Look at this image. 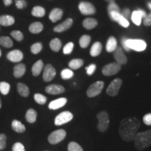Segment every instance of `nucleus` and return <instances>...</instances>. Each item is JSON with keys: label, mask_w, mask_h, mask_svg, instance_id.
<instances>
[{"label": "nucleus", "mask_w": 151, "mask_h": 151, "mask_svg": "<svg viewBox=\"0 0 151 151\" xmlns=\"http://www.w3.org/2000/svg\"><path fill=\"white\" fill-rule=\"evenodd\" d=\"M43 29V24L40 22H35L32 23L29 27V31L32 34H39Z\"/></svg>", "instance_id": "obj_27"}, {"label": "nucleus", "mask_w": 151, "mask_h": 151, "mask_svg": "<svg viewBox=\"0 0 151 151\" xmlns=\"http://www.w3.org/2000/svg\"><path fill=\"white\" fill-rule=\"evenodd\" d=\"M98 120L97 129L99 132H104L108 129L109 126V117L106 111H103L97 115Z\"/></svg>", "instance_id": "obj_4"}, {"label": "nucleus", "mask_w": 151, "mask_h": 151, "mask_svg": "<svg viewBox=\"0 0 151 151\" xmlns=\"http://www.w3.org/2000/svg\"><path fill=\"white\" fill-rule=\"evenodd\" d=\"M67 102V98L62 97L59 99L53 100L49 104L48 108L51 110H56V109H60L63 107Z\"/></svg>", "instance_id": "obj_19"}, {"label": "nucleus", "mask_w": 151, "mask_h": 151, "mask_svg": "<svg viewBox=\"0 0 151 151\" xmlns=\"http://www.w3.org/2000/svg\"><path fill=\"white\" fill-rule=\"evenodd\" d=\"M148 8L151 10V2H148Z\"/></svg>", "instance_id": "obj_53"}, {"label": "nucleus", "mask_w": 151, "mask_h": 151, "mask_svg": "<svg viewBox=\"0 0 151 151\" xmlns=\"http://www.w3.org/2000/svg\"><path fill=\"white\" fill-rule=\"evenodd\" d=\"M126 46L130 50H133L137 52L144 51L147 48V43L145 41L141 39H127L125 41Z\"/></svg>", "instance_id": "obj_3"}, {"label": "nucleus", "mask_w": 151, "mask_h": 151, "mask_svg": "<svg viewBox=\"0 0 151 151\" xmlns=\"http://www.w3.org/2000/svg\"><path fill=\"white\" fill-rule=\"evenodd\" d=\"M84 61L82 59H73L69 62V67L72 70H77L83 65Z\"/></svg>", "instance_id": "obj_32"}, {"label": "nucleus", "mask_w": 151, "mask_h": 151, "mask_svg": "<svg viewBox=\"0 0 151 151\" xmlns=\"http://www.w3.org/2000/svg\"><path fill=\"white\" fill-rule=\"evenodd\" d=\"M150 63H151V62H150Z\"/></svg>", "instance_id": "obj_57"}, {"label": "nucleus", "mask_w": 151, "mask_h": 151, "mask_svg": "<svg viewBox=\"0 0 151 151\" xmlns=\"http://www.w3.org/2000/svg\"><path fill=\"white\" fill-rule=\"evenodd\" d=\"M80 12L85 16H91L96 13V9L92 3L88 1H81L78 4Z\"/></svg>", "instance_id": "obj_9"}, {"label": "nucleus", "mask_w": 151, "mask_h": 151, "mask_svg": "<svg viewBox=\"0 0 151 151\" xmlns=\"http://www.w3.org/2000/svg\"><path fill=\"white\" fill-rule=\"evenodd\" d=\"M10 91V85L6 82H0V92L4 95H6Z\"/></svg>", "instance_id": "obj_37"}, {"label": "nucleus", "mask_w": 151, "mask_h": 151, "mask_svg": "<svg viewBox=\"0 0 151 151\" xmlns=\"http://www.w3.org/2000/svg\"><path fill=\"white\" fill-rule=\"evenodd\" d=\"M73 118V114L69 111H64L60 113L56 116L55 119V125H62V124H66L70 122Z\"/></svg>", "instance_id": "obj_10"}, {"label": "nucleus", "mask_w": 151, "mask_h": 151, "mask_svg": "<svg viewBox=\"0 0 151 151\" xmlns=\"http://www.w3.org/2000/svg\"><path fill=\"white\" fill-rule=\"evenodd\" d=\"M46 14L45 9L40 6H36L32 10V15L37 18H42Z\"/></svg>", "instance_id": "obj_30"}, {"label": "nucleus", "mask_w": 151, "mask_h": 151, "mask_svg": "<svg viewBox=\"0 0 151 151\" xmlns=\"http://www.w3.org/2000/svg\"><path fill=\"white\" fill-rule=\"evenodd\" d=\"M141 127V122L135 117H127L120 122L119 134L122 140L132 141L134 139L138 130Z\"/></svg>", "instance_id": "obj_1"}, {"label": "nucleus", "mask_w": 151, "mask_h": 151, "mask_svg": "<svg viewBox=\"0 0 151 151\" xmlns=\"http://www.w3.org/2000/svg\"><path fill=\"white\" fill-rule=\"evenodd\" d=\"M98 25V21L93 18H87L83 21V26L85 29L90 30L95 28Z\"/></svg>", "instance_id": "obj_20"}, {"label": "nucleus", "mask_w": 151, "mask_h": 151, "mask_svg": "<svg viewBox=\"0 0 151 151\" xmlns=\"http://www.w3.org/2000/svg\"><path fill=\"white\" fill-rule=\"evenodd\" d=\"M67 132L64 129H58L52 132L48 137V142L52 145H55L61 142L65 139Z\"/></svg>", "instance_id": "obj_6"}, {"label": "nucleus", "mask_w": 151, "mask_h": 151, "mask_svg": "<svg viewBox=\"0 0 151 151\" xmlns=\"http://www.w3.org/2000/svg\"><path fill=\"white\" fill-rule=\"evenodd\" d=\"M104 87V83L103 81H99L94 83L90 85L87 90V95L90 98L97 97L102 91Z\"/></svg>", "instance_id": "obj_5"}, {"label": "nucleus", "mask_w": 151, "mask_h": 151, "mask_svg": "<svg viewBox=\"0 0 151 151\" xmlns=\"http://www.w3.org/2000/svg\"><path fill=\"white\" fill-rule=\"evenodd\" d=\"M0 45L6 48H10L14 46V42L12 39L9 37H0Z\"/></svg>", "instance_id": "obj_33"}, {"label": "nucleus", "mask_w": 151, "mask_h": 151, "mask_svg": "<svg viewBox=\"0 0 151 151\" xmlns=\"http://www.w3.org/2000/svg\"><path fill=\"white\" fill-rule=\"evenodd\" d=\"M10 35L11 37L16 39L17 41H21L24 38L23 34H22L20 31H18V30H14V31L11 32Z\"/></svg>", "instance_id": "obj_41"}, {"label": "nucleus", "mask_w": 151, "mask_h": 151, "mask_svg": "<svg viewBox=\"0 0 151 151\" xmlns=\"http://www.w3.org/2000/svg\"><path fill=\"white\" fill-rule=\"evenodd\" d=\"M107 12H108V14L112 12L120 13V9L116 2H111L109 3L108 6H107Z\"/></svg>", "instance_id": "obj_40"}, {"label": "nucleus", "mask_w": 151, "mask_h": 151, "mask_svg": "<svg viewBox=\"0 0 151 151\" xmlns=\"http://www.w3.org/2000/svg\"><path fill=\"white\" fill-rule=\"evenodd\" d=\"M96 69H97V66H96V65H94V64H91V65H90L88 67H87L86 68L87 74L89 76L92 75L94 71H95Z\"/></svg>", "instance_id": "obj_45"}, {"label": "nucleus", "mask_w": 151, "mask_h": 151, "mask_svg": "<svg viewBox=\"0 0 151 151\" xmlns=\"http://www.w3.org/2000/svg\"><path fill=\"white\" fill-rule=\"evenodd\" d=\"M126 39H127V38L125 37H123L122 38V41H121V43H122V48H123V49L124 50H125L126 52H129L130 50L129 49V48L126 46V43H125V41Z\"/></svg>", "instance_id": "obj_50"}, {"label": "nucleus", "mask_w": 151, "mask_h": 151, "mask_svg": "<svg viewBox=\"0 0 151 151\" xmlns=\"http://www.w3.org/2000/svg\"><path fill=\"white\" fill-rule=\"evenodd\" d=\"M102 50V44L99 41L94 43L90 50V54L92 57H97L101 54Z\"/></svg>", "instance_id": "obj_24"}, {"label": "nucleus", "mask_w": 151, "mask_h": 151, "mask_svg": "<svg viewBox=\"0 0 151 151\" xmlns=\"http://www.w3.org/2000/svg\"><path fill=\"white\" fill-rule=\"evenodd\" d=\"M113 52V57H114L117 63H118L119 65H124L127 64V56L125 55V54H124L123 50H122L121 47H117L116 50H115Z\"/></svg>", "instance_id": "obj_13"}, {"label": "nucleus", "mask_w": 151, "mask_h": 151, "mask_svg": "<svg viewBox=\"0 0 151 151\" xmlns=\"http://www.w3.org/2000/svg\"><path fill=\"white\" fill-rule=\"evenodd\" d=\"M13 151H25L24 150V147L21 143L17 142L13 146L12 148Z\"/></svg>", "instance_id": "obj_46"}, {"label": "nucleus", "mask_w": 151, "mask_h": 151, "mask_svg": "<svg viewBox=\"0 0 151 151\" xmlns=\"http://www.w3.org/2000/svg\"><path fill=\"white\" fill-rule=\"evenodd\" d=\"M49 46H50V48L52 51L59 52L60 49L62 48V43L60 39H58V38H55V39H52V40L50 41V43H49Z\"/></svg>", "instance_id": "obj_28"}, {"label": "nucleus", "mask_w": 151, "mask_h": 151, "mask_svg": "<svg viewBox=\"0 0 151 151\" xmlns=\"http://www.w3.org/2000/svg\"><path fill=\"white\" fill-rule=\"evenodd\" d=\"M109 16L112 21L118 22V23L120 24V26H122V27H123L124 28H127L129 27V22L128 21L127 19L124 18L120 12L110 13V14H109Z\"/></svg>", "instance_id": "obj_11"}, {"label": "nucleus", "mask_w": 151, "mask_h": 151, "mask_svg": "<svg viewBox=\"0 0 151 151\" xmlns=\"http://www.w3.org/2000/svg\"><path fill=\"white\" fill-rule=\"evenodd\" d=\"M135 148L138 150H143L151 145V129L142 132H137L134 139Z\"/></svg>", "instance_id": "obj_2"}, {"label": "nucleus", "mask_w": 151, "mask_h": 151, "mask_svg": "<svg viewBox=\"0 0 151 151\" xmlns=\"http://www.w3.org/2000/svg\"><path fill=\"white\" fill-rule=\"evenodd\" d=\"M121 68L122 65H119L117 62H112V63H109L108 65H105L102 68L101 72L105 76H111L117 74L121 70Z\"/></svg>", "instance_id": "obj_7"}, {"label": "nucleus", "mask_w": 151, "mask_h": 151, "mask_svg": "<svg viewBox=\"0 0 151 151\" xmlns=\"http://www.w3.org/2000/svg\"><path fill=\"white\" fill-rule=\"evenodd\" d=\"M1 99H0V109H1Z\"/></svg>", "instance_id": "obj_54"}, {"label": "nucleus", "mask_w": 151, "mask_h": 151, "mask_svg": "<svg viewBox=\"0 0 151 151\" xmlns=\"http://www.w3.org/2000/svg\"><path fill=\"white\" fill-rule=\"evenodd\" d=\"M122 84V80L120 78H115L109 84L106 89V93L111 97H116L118 95L119 90L121 88Z\"/></svg>", "instance_id": "obj_8"}, {"label": "nucleus", "mask_w": 151, "mask_h": 151, "mask_svg": "<svg viewBox=\"0 0 151 151\" xmlns=\"http://www.w3.org/2000/svg\"><path fill=\"white\" fill-rule=\"evenodd\" d=\"M34 99H35L36 102L41 105L45 104L47 101V98L45 97L44 95H43V94H39V93H37L35 94V96H34Z\"/></svg>", "instance_id": "obj_38"}, {"label": "nucleus", "mask_w": 151, "mask_h": 151, "mask_svg": "<svg viewBox=\"0 0 151 151\" xmlns=\"http://www.w3.org/2000/svg\"><path fill=\"white\" fill-rule=\"evenodd\" d=\"M17 90L19 94L23 97H27L29 94V88L25 84L22 83H18L17 85Z\"/></svg>", "instance_id": "obj_26"}, {"label": "nucleus", "mask_w": 151, "mask_h": 151, "mask_svg": "<svg viewBox=\"0 0 151 151\" xmlns=\"http://www.w3.org/2000/svg\"><path fill=\"white\" fill-rule=\"evenodd\" d=\"M91 42V37L90 35H83L79 39V44L82 48H86Z\"/></svg>", "instance_id": "obj_34"}, {"label": "nucleus", "mask_w": 151, "mask_h": 151, "mask_svg": "<svg viewBox=\"0 0 151 151\" xmlns=\"http://www.w3.org/2000/svg\"><path fill=\"white\" fill-rule=\"evenodd\" d=\"M68 151H83L82 147L76 142L71 141L68 145Z\"/></svg>", "instance_id": "obj_39"}, {"label": "nucleus", "mask_w": 151, "mask_h": 151, "mask_svg": "<svg viewBox=\"0 0 151 151\" xmlns=\"http://www.w3.org/2000/svg\"><path fill=\"white\" fill-rule=\"evenodd\" d=\"M73 22V20L72 18H67L66 19L64 22H62V23L58 24V25L55 26L54 27L53 31L57 33H61L63 32L67 31V29H69L71 26H72Z\"/></svg>", "instance_id": "obj_15"}, {"label": "nucleus", "mask_w": 151, "mask_h": 151, "mask_svg": "<svg viewBox=\"0 0 151 151\" xmlns=\"http://www.w3.org/2000/svg\"><path fill=\"white\" fill-rule=\"evenodd\" d=\"M15 23V18L9 15H2L0 16V25L9 27Z\"/></svg>", "instance_id": "obj_21"}, {"label": "nucleus", "mask_w": 151, "mask_h": 151, "mask_svg": "<svg viewBox=\"0 0 151 151\" xmlns=\"http://www.w3.org/2000/svg\"><path fill=\"white\" fill-rule=\"evenodd\" d=\"M46 92L50 94H59L65 92V88L60 85L52 84L48 86L46 88Z\"/></svg>", "instance_id": "obj_17"}, {"label": "nucleus", "mask_w": 151, "mask_h": 151, "mask_svg": "<svg viewBox=\"0 0 151 151\" xmlns=\"http://www.w3.org/2000/svg\"><path fill=\"white\" fill-rule=\"evenodd\" d=\"M0 30H1V27H0Z\"/></svg>", "instance_id": "obj_56"}, {"label": "nucleus", "mask_w": 151, "mask_h": 151, "mask_svg": "<svg viewBox=\"0 0 151 151\" xmlns=\"http://www.w3.org/2000/svg\"><path fill=\"white\" fill-rule=\"evenodd\" d=\"M74 75L73 71L69 69H65L61 71V77L64 80H68L72 78Z\"/></svg>", "instance_id": "obj_36"}, {"label": "nucleus", "mask_w": 151, "mask_h": 151, "mask_svg": "<svg viewBox=\"0 0 151 151\" xmlns=\"http://www.w3.org/2000/svg\"><path fill=\"white\" fill-rule=\"evenodd\" d=\"M63 16V10L59 8H55L50 11L49 14V19L52 22H56L61 20Z\"/></svg>", "instance_id": "obj_18"}, {"label": "nucleus", "mask_w": 151, "mask_h": 151, "mask_svg": "<svg viewBox=\"0 0 151 151\" xmlns=\"http://www.w3.org/2000/svg\"><path fill=\"white\" fill-rule=\"evenodd\" d=\"M56 76V71L51 65L48 64L45 66L43 73V79L45 82H50Z\"/></svg>", "instance_id": "obj_12"}, {"label": "nucleus", "mask_w": 151, "mask_h": 151, "mask_svg": "<svg viewBox=\"0 0 151 151\" xmlns=\"http://www.w3.org/2000/svg\"><path fill=\"white\" fill-rule=\"evenodd\" d=\"M37 113L35 110L33 109H29V110L27 111L25 115V119L29 123H34L36 120H37Z\"/></svg>", "instance_id": "obj_31"}, {"label": "nucleus", "mask_w": 151, "mask_h": 151, "mask_svg": "<svg viewBox=\"0 0 151 151\" xmlns=\"http://www.w3.org/2000/svg\"><path fill=\"white\" fill-rule=\"evenodd\" d=\"M146 13L145 11L139 9V10L134 11L131 15V20L134 24L139 26L142 21V19L146 16Z\"/></svg>", "instance_id": "obj_14"}, {"label": "nucleus", "mask_w": 151, "mask_h": 151, "mask_svg": "<svg viewBox=\"0 0 151 151\" xmlns=\"http://www.w3.org/2000/svg\"><path fill=\"white\" fill-rule=\"evenodd\" d=\"M73 48H74V44L73 42L67 43L63 48V53L65 55L71 54L73 51Z\"/></svg>", "instance_id": "obj_42"}, {"label": "nucleus", "mask_w": 151, "mask_h": 151, "mask_svg": "<svg viewBox=\"0 0 151 151\" xmlns=\"http://www.w3.org/2000/svg\"><path fill=\"white\" fill-rule=\"evenodd\" d=\"M6 146V137L4 134H0V150H2Z\"/></svg>", "instance_id": "obj_43"}, {"label": "nucleus", "mask_w": 151, "mask_h": 151, "mask_svg": "<svg viewBox=\"0 0 151 151\" xmlns=\"http://www.w3.org/2000/svg\"><path fill=\"white\" fill-rule=\"evenodd\" d=\"M6 58L9 61L12 62H20L23 59L24 56L22 51H20V50H18V49H16V50L9 52L7 54Z\"/></svg>", "instance_id": "obj_16"}, {"label": "nucleus", "mask_w": 151, "mask_h": 151, "mask_svg": "<svg viewBox=\"0 0 151 151\" xmlns=\"http://www.w3.org/2000/svg\"><path fill=\"white\" fill-rule=\"evenodd\" d=\"M143 121L145 124L150 126L151 125V113H147L143 118Z\"/></svg>", "instance_id": "obj_47"}, {"label": "nucleus", "mask_w": 151, "mask_h": 151, "mask_svg": "<svg viewBox=\"0 0 151 151\" xmlns=\"http://www.w3.org/2000/svg\"><path fill=\"white\" fill-rule=\"evenodd\" d=\"M143 24L145 26H150L151 25V11L146 16L143 18Z\"/></svg>", "instance_id": "obj_48"}, {"label": "nucleus", "mask_w": 151, "mask_h": 151, "mask_svg": "<svg viewBox=\"0 0 151 151\" xmlns=\"http://www.w3.org/2000/svg\"><path fill=\"white\" fill-rule=\"evenodd\" d=\"M3 2L6 6H9L12 4V0H3Z\"/></svg>", "instance_id": "obj_51"}, {"label": "nucleus", "mask_w": 151, "mask_h": 151, "mask_svg": "<svg viewBox=\"0 0 151 151\" xmlns=\"http://www.w3.org/2000/svg\"><path fill=\"white\" fill-rule=\"evenodd\" d=\"M117 44H118V42H117L116 37H110L107 40L106 45V50L108 52H113L118 47Z\"/></svg>", "instance_id": "obj_23"}, {"label": "nucleus", "mask_w": 151, "mask_h": 151, "mask_svg": "<svg viewBox=\"0 0 151 151\" xmlns=\"http://www.w3.org/2000/svg\"><path fill=\"white\" fill-rule=\"evenodd\" d=\"M27 3L25 0H16V6L19 9H22L27 6Z\"/></svg>", "instance_id": "obj_44"}, {"label": "nucleus", "mask_w": 151, "mask_h": 151, "mask_svg": "<svg viewBox=\"0 0 151 151\" xmlns=\"http://www.w3.org/2000/svg\"><path fill=\"white\" fill-rule=\"evenodd\" d=\"M43 67H44V65H43L42 60H39L37 62H36L33 65L32 67V75L34 76H38L40 74Z\"/></svg>", "instance_id": "obj_25"}, {"label": "nucleus", "mask_w": 151, "mask_h": 151, "mask_svg": "<svg viewBox=\"0 0 151 151\" xmlns=\"http://www.w3.org/2000/svg\"><path fill=\"white\" fill-rule=\"evenodd\" d=\"M43 48V45L41 42H37L33 43L31 46V48H30V50H31V52L32 54L37 55L41 51Z\"/></svg>", "instance_id": "obj_35"}, {"label": "nucleus", "mask_w": 151, "mask_h": 151, "mask_svg": "<svg viewBox=\"0 0 151 151\" xmlns=\"http://www.w3.org/2000/svg\"><path fill=\"white\" fill-rule=\"evenodd\" d=\"M1 50H0V58H1Z\"/></svg>", "instance_id": "obj_55"}, {"label": "nucleus", "mask_w": 151, "mask_h": 151, "mask_svg": "<svg viewBox=\"0 0 151 151\" xmlns=\"http://www.w3.org/2000/svg\"><path fill=\"white\" fill-rule=\"evenodd\" d=\"M11 127L15 132H18V133H23L25 132V127L24 124L17 120H13L12 123H11Z\"/></svg>", "instance_id": "obj_29"}, {"label": "nucleus", "mask_w": 151, "mask_h": 151, "mask_svg": "<svg viewBox=\"0 0 151 151\" xmlns=\"http://www.w3.org/2000/svg\"><path fill=\"white\" fill-rule=\"evenodd\" d=\"M120 14H121V15L124 17V18L127 19V20L129 19L130 17H131L130 16V9L128 8L124 9L122 11H120Z\"/></svg>", "instance_id": "obj_49"}, {"label": "nucleus", "mask_w": 151, "mask_h": 151, "mask_svg": "<svg viewBox=\"0 0 151 151\" xmlns=\"http://www.w3.org/2000/svg\"><path fill=\"white\" fill-rule=\"evenodd\" d=\"M26 71V66L24 64L20 63L16 65L14 68V75L16 78H21Z\"/></svg>", "instance_id": "obj_22"}, {"label": "nucleus", "mask_w": 151, "mask_h": 151, "mask_svg": "<svg viewBox=\"0 0 151 151\" xmlns=\"http://www.w3.org/2000/svg\"><path fill=\"white\" fill-rule=\"evenodd\" d=\"M105 1H106V2L108 3H111V2H115V1L116 0H104Z\"/></svg>", "instance_id": "obj_52"}]
</instances>
